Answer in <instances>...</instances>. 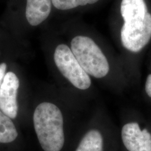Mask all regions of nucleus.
Segmentation results:
<instances>
[{
    "label": "nucleus",
    "mask_w": 151,
    "mask_h": 151,
    "mask_svg": "<svg viewBox=\"0 0 151 151\" xmlns=\"http://www.w3.org/2000/svg\"><path fill=\"white\" fill-rule=\"evenodd\" d=\"M83 106L65 93H46L32 100L30 128L40 151H69L86 120Z\"/></svg>",
    "instance_id": "nucleus-1"
},
{
    "label": "nucleus",
    "mask_w": 151,
    "mask_h": 151,
    "mask_svg": "<svg viewBox=\"0 0 151 151\" xmlns=\"http://www.w3.org/2000/svg\"><path fill=\"white\" fill-rule=\"evenodd\" d=\"M109 25L129 81H134L151 46V0H114Z\"/></svg>",
    "instance_id": "nucleus-2"
},
{
    "label": "nucleus",
    "mask_w": 151,
    "mask_h": 151,
    "mask_svg": "<svg viewBox=\"0 0 151 151\" xmlns=\"http://www.w3.org/2000/svg\"><path fill=\"white\" fill-rule=\"evenodd\" d=\"M81 67L92 79L112 89L122 90L130 83L118 53L106 41L86 35H77L69 45Z\"/></svg>",
    "instance_id": "nucleus-3"
},
{
    "label": "nucleus",
    "mask_w": 151,
    "mask_h": 151,
    "mask_svg": "<svg viewBox=\"0 0 151 151\" xmlns=\"http://www.w3.org/2000/svg\"><path fill=\"white\" fill-rule=\"evenodd\" d=\"M52 61L57 73L69 88L68 96L85 106V99L90 95L93 86L92 79L81 67L69 46L65 43L58 45Z\"/></svg>",
    "instance_id": "nucleus-4"
},
{
    "label": "nucleus",
    "mask_w": 151,
    "mask_h": 151,
    "mask_svg": "<svg viewBox=\"0 0 151 151\" xmlns=\"http://www.w3.org/2000/svg\"><path fill=\"white\" fill-rule=\"evenodd\" d=\"M32 100L22 92V81L18 73L7 71L0 86V110L22 129H29Z\"/></svg>",
    "instance_id": "nucleus-5"
},
{
    "label": "nucleus",
    "mask_w": 151,
    "mask_h": 151,
    "mask_svg": "<svg viewBox=\"0 0 151 151\" xmlns=\"http://www.w3.org/2000/svg\"><path fill=\"white\" fill-rule=\"evenodd\" d=\"M113 134L106 127V118L97 111L82 124L69 151H115Z\"/></svg>",
    "instance_id": "nucleus-6"
},
{
    "label": "nucleus",
    "mask_w": 151,
    "mask_h": 151,
    "mask_svg": "<svg viewBox=\"0 0 151 151\" xmlns=\"http://www.w3.org/2000/svg\"><path fill=\"white\" fill-rule=\"evenodd\" d=\"M118 139L124 151H151V128L140 118L125 119Z\"/></svg>",
    "instance_id": "nucleus-7"
},
{
    "label": "nucleus",
    "mask_w": 151,
    "mask_h": 151,
    "mask_svg": "<svg viewBox=\"0 0 151 151\" xmlns=\"http://www.w3.org/2000/svg\"><path fill=\"white\" fill-rule=\"evenodd\" d=\"M22 128L0 110V151H26Z\"/></svg>",
    "instance_id": "nucleus-8"
},
{
    "label": "nucleus",
    "mask_w": 151,
    "mask_h": 151,
    "mask_svg": "<svg viewBox=\"0 0 151 151\" xmlns=\"http://www.w3.org/2000/svg\"><path fill=\"white\" fill-rule=\"evenodd\" d=\"M51 0H27L25 16L32 26H37L46 20L51 12Z\"/></svg>",
    "instance_id": "nucleus-9"
},
{
    "label": "nucleus",
    "mask_w": 151,
    "mask_h": 151,
    "mask_svg": "<svg viewBox=\"0 0 151 151\" xmlns=\"http://www.w3.org/2000/svg\"><path fill=\"white\" fill-rule=\"evenodd\" d=\"M55 8L60 11H70L86 6L97 5L108 0H51Z\"/></svg>",
    "instance_id": "nucleus-10"
},
{
    "label": "nucleus",
    "mask_w": 151,
    "mask_h": 151,
    "mask_svg": "<svg viewBox=\"0 0 151 151\" xmlns=\"http://www.w3.org/2000/svg\"><path fill=\"white\" fill-rule=\"evenodd\" d=\"M149 66L148 71L143 82V92L145 95L151 101V52H148Z\"/></svg>",
    "instance_id": "nucleus-11"
},
{
    "label": "nucleus",
    "mask_w": 151,
    "mask_h": 151,
    "mask_svg": "<svg viewBox=\"0 0 151 151\" xmlns=\"http://www.w3.org/2000/svg\"><path fill=\"white\" fill-rule=\"evenodd\" d=\"M8 64L6 62H0V86L2 83L3 79L4 78L6 73L8 71Z\"/></svg>",
    "instance_id": "nucleus-12"
}]
</instances>
